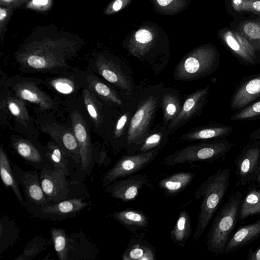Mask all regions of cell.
<instances>
[{
    "label": "cell",
    "mask_w": 260,
    "mask_h": 260,
    "mask_svg": "<svg viewBox=\"0 0 260 260\" xmlns=\"http://www.w3.org/2000/svg\"><path fill=\"white\" fill-rule=\"evenodd\" d=\"M60 171L44 168L40 175L42 188L48 201L55 203L64 200L68 196L69 183Z\"/></svg>",
    "instance_id": "obj_14"
},
{
    "label": "cell",
    "mask_w": 260,
    "mask_h": 260,
    "mask_svg": "<svg viewBox=\"0 0 260 260\" xmlns=\"http://www.w3.org/2000/svg\"><path fill=\"white\" fill-rule=\"evenodd\" d=\"M243 194L239 191L232 193L213 219L206 239L207 249L216 254L224 253L226 244L239 220Z\"/></svg>",
    "instance_id": "obj_4"
},
{
    "label": "cell",
    "mask_w": 260,
    "mask_h": 260,
    "mask_svg": "<svg viewBox=\"0 0 260 260\" xmlns=\"http://www.w3.org/2000/svg\"><path fill=\"white\" fill-rule=\"evenodd\" d=\"M0 172L2 180L5 186L10 187L15 194L19 203L25 206L17 182L14 177L9 158L2 145L0 148Z\"/></svg>",
    "instance_id": "obj_28"
},
{
    "label": "cell",
    "mask_w": 260,
    "mask_h": 260,
    "mask_svg": "<svg viewBox=\"0 0 260 260\" xmlns=\"http://www.w3.org/2000/svg\"><path fill=\"white\" fill-rule=\"evenodd\" d=\"M238 29L249 40L255 50L260 49V18L242 22Z\"/></svg>",
    "instance_id": "obj_33"
},
{
    "label": "cell",
    "mask_w": 260,
    "mask_h": 260,
    "mask_svg": "<svg viewBox=\"0 0 260 260\" xmlns=\"http://www.w3.org/2000/svg\"><path fill=\"white\" fill-rule=\"evenodd\" d=\"M160 148L122 156L105 174L102 180L103 186L106 187L119 178L129 176L142 170L154 159Z\"/></svg>",
    "instance_id": "obj_9"
},
{
    "label": "cell",
    "mask_w": 260,
    "mask_h": 260,
    "mask_svg": "<svg viewBox=\"0 0 260 260\" xmlns=\"http://www.w3.org/2000/svg\"><path fill=\"white\" fill-rule=\"evenodd\" d=\"M135 37L136 41L141 45L150 43L153 39L151 32L146 29H139L136 32Z\"/></svg>",
    "instance_id": "obj_40"
},
{
    "label": "cell",
    "mask_w": 260,
    "mask_h": 260,
    "mask_svg": "<svg viewBox=\"0 0 260 260\" xmlns=\"http://www.w3.org/2000/svg\"><path fill=\"white\" fill-rule=\"evenodd\" d=\"M84 72L79 74L58 76L50 79L47 84L56 92L66 95H75L84 87Z\"/></svg>",
    "instance_id": "obj_21"
},
{
    "label": "cell",
    "mask_w": 260,
    "mask_h": 260,
    "mask_svg": "<svg viewBox=\"0 0 260 260\" xmlns=\"http://www.w3.org/2000/svg\"><path fill=\"white\" fill-rule=\"evenodd\" d=\"M148 177L144 174H136L116 180L106 186L105 191L110 196L123 202L134 201L144 185L150 186Z\"/></svg>",
    "instance_id": "obj_13"
},
{
    "label": "cell",
    "mask_w": 260,
    "mask_h": 260,
    "mask_svg": "<svg viewBox=\"0 0 260 260\" xmlns=\"http://www.w3.org/2000/svg\"><path fill=\"white\" fill-rule=\"evenodd\" d=\"M72 52L69 48L59 45H38L18 53L16 60L24 72L58 74L69 68L68 61Z\"/></svg>",
    "instance_id": "obj_3"
},
{
    "label": "cell",
    "mask_w": 260,
    "mask_h": 260,
    "mask_svg": "<svg viewBox=\"0 0 260 260\" xmlns=\"http://www.w3.org/2000/svg\"><path fill=\"white\" fill-rule=\"evenodd\" d=\"M242 11L260 14V0H243Z\"/></svg>",
    "instance_id": "obj_42"
},
{
    "label": "cell",
    "mask_w": 260,
    "mask_h": 260,
    "mask_svg": "<svg viewBox=\"0 0 260 260\" xmlns=\"http://www.w3.org/2000/svg\"><path fill=\"white\" fill-rule=\"evenodd\" d=\"M209 88L210 86L208 85L189 95L178 114L170 123L168 133L176 129L197 113L205 101Z\"/></svg>",
    "instance_id": "obj_17"
},
{
    "label": "cell",
    "mask_w": 260,
    "mask_h": 260,
    "mask_svg": "<svg viewBox=\"0 0 260 260\" xmlns=\"http://www.w3.org/2000/svg\"><path fill=\"white\" fill-rule=\"evenodd\" d=\"M260 116V100L231 116L232 120H243Z\"/></svg>",
    "instance_id": "obj_38"
},
{
    "label": "cell",
    "mask_w": 260,
    "mask_h": 260,
    "mask_svg": "<svg viewBox=\"0 0 260 260\" xmlns=\"http://www.w3.org/2000/svg\"><path fill=\"white\" fill-rule=\"evenodd\" d=\"M232 32L247 53L254 60L255 58V49L249 40L240 32L232 30Z\"/></svg>",
    "instance_id": "obj_39"
},
{
    "label": "cell",
    "mask_w": 260,
    "mask_h": 260,
    "mask_svg": "<svg viewBox=\"0 0 260 260\" xmlns=\"http://www.w3.org/2000/svg\"><path fill=\"white\" fill-rule=\"evenodd\" d=\"M260 214V189L252 188L243 195L240 210L239 220Z\"/></svg>",
    "instance_id": "obj_30"
},
{
    "label": "cell",
    "mask_w": 260,
    "mask_h": 260,
    "mask_svg": "<svg viewBox=\"0 0 260 260\" xmlns=\"http://www.w3.org/2000/svg\"><path fill=\"white\" fill-rule=\"evenodd\" d=\"M122 258L123 260H154L155 253L154 249L148 241L132 237Z\"/></svg>",
    "instance_id": "obj_23"
},
{
    "label": "cell",
    "mask_w": 260,
    "mask_h": 260,
    "mask_svg": "<svg viewBox=\"0 0 260 260\" xmlns=\"http://www.w3.org/2000/svg\"><path fill=\"white\" fill-rule=\"evenodd\" d=\"M54 247L60 260H67L68 239L65 232L61 229L53 228L51 232Z\"/></svg>",
    "instance_id": "obj_35"
},
{
    "label": "cell",
    "mask_w": 260,
    "mask_h": 260,
    "mask_svg": "<svg viewBox=\"0 0 260 260\" xmlns=\"http://www.w3.org/2000/svg\"><path fill=\"white\" fill-rule=\"evenodd\" d=\"M27 0H0L2 6H8L12 8L18 7Z\"/></svg>",
    "instance_id": "obj_47"
},
{
    "label": "cell",
    "mask_w": 260,
    "mask_h": 260,
    "mask_svg": "<svg viewBox=\"0 0 260 260\" xmlns=\"http://www.w3.org/2000/svg\"><path fill=\"white\" fill-rule=\"evenodd\" d=\"M243 0H231L233 9L239 12L242 11V4Z\"/></svg>",
    "instance_id": "obj_48"
},
{
    "label": "cell",
    "mask_w": 260,
    "mask_h": 260,
    "mask_svg": "<svg viewBox=\"0 0 260 260\" xmlns=\"http://www.w3.org/2000/svg\"><path fill=\"white\" fill-rule=\"evenodd\" d=\"M129 114L125 113L121 115L118 119L113 132V136L115 139L119 138L122 133L125 125L128 120Z\"/></svg>",
    "instance_id": "obj_41"
},
{
    "label": "cell",
    "mask_w": 260,
    "mask_h": 260,
    "mask_svg": "<svg viewBox=\"0 0 260 260\" xmlns=\"http://www.w3.org/2000/svg\"><path fill=\"white\" fill-rule=\"evenodd\" d=\"M161 105L166 124L171 122L177 116L182 107L180 100L172 93H167L163 95Z\"/></svg>",
    "instance_id": "obj_34"
},
{
    "label": "cell",
    "mask_w": 260,
    "mask_h": 260,
    "mask_svg": "<svg viewBox=\"0 0 260 260\" xmlns=\"http://www.w3.org/2000/svg\"><path fill=\"white\" fill-rule=\"evenodd\" d=\"M124 3V0H115L109 6L105 13L111 14L119 11L123 7Z\"/></svg>",
    "instance_id": "obj_45"
},
{
    "label": "cell",
    "mask_w": 260,
    "mask_h": 260,
    "mask_svg": "<svg viewBox=\"0 0 260 260\" xmlns=\"http://www.w3.org/2000/svg\"><path fill=\"white\" fill-rule=\"evenodd\" d=\"M112 217L131 230L145 229L149 225L148 217L143 212L133 209L114 212Z\"/></svg>",
    "instance_id": "obj_26"
},
{
    "label": "cell",
    "mask_w": 260,
    "mask_h": 260,
    "mask_svg": "<svg viewBox=\"0 0 260 260\" xmlns=\"http://www.w3.org/2000/svg\"><path fill=\"white\" fill-rule=\"evenodd\" d=\"M82 101L90 125L96 133L103 135L106 126L104 104L106 102L84 87L82 89Z\"/></svg>",
    "instance_id": "obj_15"
},
{
    "label": "cell",
    "mask_w": 260,
    "mask_h": 260,
    "mask_svg": "<svg viewBox=\"0 0 260 260\" xmlns=\"http://www.w3.org/2000/svg\"><path fill=\"white\" fill-rule=\"evenodd\" d=\"M164 135L161 132H156L147 136L143 142L139 145L136 150L138 153L146 152L156 148H160Z\"/></svg>",
    "instance_id": "obj_37"
},
{
    "label": "cell",
    "mask_w": 260,
    "mask_h": 260,
    "mask_svg": "<svg viewBox=\"0 0 260 260\" xmlns=\"http://www.w3.org/2000/svg\"><path fill=\"white\" fill-rule=\"evenodd\" d=\"M250 137L253 140H257L260 139V128L250 134Z\"/></svg>",
    "instance_id": "obj_49"
},
{
    "label": "cell",
    "mask_w": 260,
    "mask_h": 260,
    "mask_svg": "<svg viewBox=\"0 0 260 260\" xmlns=\"http://www.w3.org/2000/svg\"><path fill=\"white\" fill-rule=\"evenodd\" d=\"M50 0H32L27 5V7L36 9H45L49 7Z\"/></svg>",
    "instance_id": "obj_44"
},
{
    "label": "cell",
    "mask_w": 260,
    "mask_h": 260,
    "mask_svg": "<svg viewBox=\"0 0 260 260\" xmlns=\"http://www.w3.org/2000/svg\"><path fill=\"white\" fill-rule=\"evenodd\" d=\"M253 183L260 185V162L257 169L256 177Z\"/></svg>",
    "instance_id": "obj_51"
},
{
    "label": "cell",
    "mask_w": 260,
    "mask_h": 260,
    "mask_svg": "<svg viewBox=\"0 0 260 260\" xmlns=\"http://www.w3.org/2000/svg\"><path fill=\"white\" fill-rule=\"evenodd\" d=\"M216 53L211 48H203L185 57L176 67L175 78L183 81L198 79L208 74L214 67Z\"/></svg>",
    "instance_id": "obj_8"
},
{
    "label": "cell",
    "mask_w": 260,
    "mask_h": 260,
    "mask_svg": "<svg viewBox=\"0 0 260 260\" xmlns=\"http://www.w3.org/2000/svg\"><path fill=\"white\" fill-rule=\"evenodd\" d=\"M157 3L162 7L168 5L173 0H156Z\"/></svg>",
    "instance_id": "obj_50"
},
{
    "label": "cell",
    "mask_w": 260,
    "mask_h": 260,
    "mask_svg": "<svg viewBox=\"0 0 260 260\" xmlns=\"http://www.w3.org/2000/svg\"><path fill=\"white\" fill-rule=\"evenodd\" d=\"M70 123L77 140L80 155L81 167L85 171L92 158V151L88 121L84 109L67 105Z\"/></svg>",
    "instance_id": "obj_10"
},
{
    "label": "cell",
    "mask_w": 260,
    "mask_h": 260,
    "mask_svg": "<svg viewBox=\"0 0 260 260\" xmlns=\"http://www.w3.org/2000/svg\"><path fill=\"white\" fill-rule=\"evenodd\" d=\"M35 142H37L17 136H12L10 139L12 148L19 155L29 162L40 163L43 158Z\"/></svg>",
    "instance_id": "obj_25"
},
{
    "label": "cell",
    "mask_w": 260,
    "mask_h": 260,
    "mask_svg": "<svg viewBox=\"0 0 260 260\" xmlns=\"http://www.w3.org/2000/svg\"><path fill=\"white\" fill-rule=\"evenodd\" d=\"M158 104L157 97H148L140 106L130 121L127 135L128 146L140 145L147 137L148 127Z\"/></svg>",
    "instance_id": "obj_11"
},
{
    "label": "cell",
    "mask_w": 260,
    "mask_h": 260,
    "mask_svg": "<svg viewBox=\"0 0 260 260\" xmlns=\"http://www.w3.org/2000/svg\"><path fill=\"white\" fill-rule=\"evenodd\" d=\"M8 88L18 98L34 105L41 112L59 111V101L44 91L40 79L16 75L7 78Z\"/></svg>",
    "instance_id": "obj_5"
},
{
    "label": "cell",
    "mask_w": 260,
    "mask_h": 260,
    "mask_svg": "<svg viewBox=\"0 0 260 260\" xmlns=\"http://www.w3.org/2000/svg\"><path fill=\"white\" fill-rule=\"evenodd\" d=\"M260 162V142L245 146L235 158L236 185L244 186L253 183Z\"/></svg>",
    "instance_id": "obj_12"
},
{
    "label": "cell",
    "mask_w": 260,
    "mask_h": 260,
    "mask_svg": "<svg viewBox=\"0 0 260 260\" xmlns=\"http://www.w3.org/2000/svg\"><path fill=\"white\" fill-rule=\"evenodd\" d=\"M247 258L248 260H260V244L254 249H249Z\"/></svg>",
    "instance_id": "obj_46"
},
{
    "label": "cell",
    "mask_w": 260,
    "mask_h": 260,
    "mask_svg": "<svg viewBox=\"0 0 260 260\" xmlns=\"http://www.w3.org/2000/svg\"><path fill=\"white\" fill-rule=\"evenodd\" d=\"M89 69L96 72L108 82L125 90H132V83L120 67L102 56L91 61Z\"/></svg>",
    "instance_id": "obj_16"
},
{
    "label": "cell",
    "mask_w": 260,
    "mask_h": 260,
    "mask_svg": "<svg viewBox=\"0 0 260 260\" xmlns=\"http://www.w3.org/2000/svg\"><path fill=\"white\" fill-rule=\"evenodd\" d=\"M191 234L189 215L185 210L180 211L173 229L171 237L174 243L183 246Z\"/></svg>",
    "instance_id": "obj_29"
},
{
    "label": "cell",
    "mask_w": 260,
    "mask_h": 260,
    "mask_svg": "<svg viewBox=\"0 0 260 260\" xmlns=\"http://www.w3.org/2000/svg\"><path fill=\"white\" fill-rule=\"evenodd\" d=\"M260 237V219L240 227L229 240L224 253H229L241 248Z\"/></svg>",
    "instance_id": "obj_18"
},
{
    "label": "cell",
    "mask_w": 260,
    "mask_h": 260,
    "mask_svg": "<svg viewBox=\"0 0 260 260\" xmlns=\"http://www.w3.org/2000/svg\"><path fill=\"white\" fill-rule=\"evenodd\" d=\"M21 183L28 199L42 207L47 205L48 200L40 182V176L36 171H27L21 177Z\"/></svg>",
    "instance_id": "obj_22"
},
{
    "label": "cell",
    "mask_w": 260,
    "mask_h": 260,
    "mask_svg": "<svg viewBox=\"0 0 260 260\" xmlns=\"http://www.w3.org/2000/svg\"><path fill=\"white\" fill-rule=\"evenodd\" d=\"M7 77L1 74L0 120L4 127L9 126L26 138L37 142L39 132L36 120L30 114L26 102L17 97L8 87Z\"/></svg>",
    "instance_id": "obj_2"
},
{
    "label": "cell",
    "mask_w": 260,
    "mask_h": 260,
    "mask_svg": "<svg viewBox=\"0 0 260 260\" xmlns=\"http://www.w3.org/2000/svg\"><path fill=\"white\" fill-rule=\"evenodd\" d=\"M232 132V127L229 126L208 127L189 132L183 135L182 138L187 141L207 140L225 137Z\"/></svg>",
    "instance_id": "obj_32"
},
{
    "label": "cell",
    "mask_w": 260,
    "mask_h": 260,
    "mask_svg": "<svg viewBox=\"0 0 260 260\" xmlns=\"http://www.w3.org/2000/svg\"><path fill=\"white\" fill-rule=\"evenodd\" d=\"M191 172H180L160 180L158 185L169 195L179 193L187 186L194 178Z\"/></svg>",
    "instance_id": "obj_27"
},
{
    "label": "cell",
    "mask_w": 260,
    "mask_h": 260,
    "mask_svg": "<svg viewBox=\"0 0 260 260\" xmlns=\"http://www.w3.org/2000/svg\"><path fill=\"white\" fill-rule=\"evenodd\" d=\"M46 147L45 155L52 164L54 170L63 172L66 176H69L68 155L52 139L47 143Z\"/></svg>",
    "instance_id": "obj_31"
},
{
    "label": "cell",
    "mask_w": 260,
    "mask_h": 260,
    "mask_svg": "<svg viewBox=\"0 0 260 260\" xmlns=\"http://www.w3.org/2000/svg\"><path fill=\"white\" fill-rule=\"evenodd\" d=\"M232 147L230 142L223 140L192 144L169 155L163 164L170 167L201 161L212 162L224 156Z\"/></svg>",
    "instance_id": "obj_6"
},
{
    "label": "cell",
    "mask_w": 260,
    "mask_h": 260,
    "mask_svg": "<svg viewBox=\"0 0 260 260\" xmlns=\"http://www.w3.org/2000/svg\"><path fill=\"white\" fill-rule=\"evenodd\" d=\"M84 87L88 89L107 104L121 105L122 101L116 92L103 83L90 69L84 72Z\"/></svg>",
    "instance_id": "obj_19"
},
{
    "label": "cell",
    "mask_w": 260,
    "mask_h": 260,
    "mask_svg": "<svg viewBox=\"0 0 260 260\" xmlns=\"http://www.w3.org/2000/svg\"><path fill=\"white\" fill-rule=\"evenodd\" d=\"M231 169H220L209 176L194 193L197 199L202 198L194 241L202 236L219 207L229 186Z\"/></svg>",
    "instance_id": "obj_1"
},
{
    "label": "cell",
    "mask_w": 260,
    "mask_h": 260,
    "mask_svg": "<svg viewBox=\"0 0 260 260\" xmlns=\"http://www.w3.org/2000/svg\"><path fill=\"white\" fill-rule=\"evenodd\" d=\"M88 203L81 199L64 200L53 205L42 207V212L46 215L65 216L77 213L84 209Z\"/></svg>",
    "instance_id": "obj_24"
},
{
    "label": "cell",
    "mask_w": 260,
    "mask_h": 260,
    "mask_svg": "<svg viewBox=\"0 0 260 260\" xmlns=\"http://www.w3.org/2000/svg\"><path fill=\"white\" fill-rule=\"evenodd\" d=\"M35 120L38 127L49 134L68 156L76 163L80 162L79 147L71 123L60 122L54 112H43Z\"/></svg>",
    "instance_id": "obj_7"
},
{
    "label": "cell",
    "mask_w": 260,
    "mask_h": 260,
    "mask_svg": "<svg viewBox=\"0 0 260 260\" xmlns=\"http://www.w3.org/2000/svg\"><path fill=\"white\" fill-rule=\"evenodd\" d=\"M13 8L1 6L0 8V29L2 33L5 28V25L8 20L11 13V10Z\"/></svg>",
    "instance_id": "obj_43"
},
{
    "label": "cell",
    "mask_w": 260,
    "mask_h": 260,
    "mask_svg": "<svg viewBox=\"0 0 260 260\" xmlns=\"http://www.w3.org/2000/svg\"><path fill=\"white\" fill-rule=\"evenodd\" d=\"M260 97V75L249 80L235 91L231 100L233 110L241 108Z\"/></svg>",
    "instance_id": "obj_20"
},
{
    "label": "cell",
    "mask_w": 260,
    "mask_h": 260,
    "mask_svg": "<svg viewBox=\"0 0 260 260\" xmlns=\"http://www.w3.org/2000/svg\"><path fill=\"white\" fill-rule=\"evenodd\" d=\"M222 38L226 45L239 57L248 63L254 62V60L247 53L235 38L232 31H226L222 35Z\"/></svg>",
    "instance_id": "obj_36"
}]
</instances>
